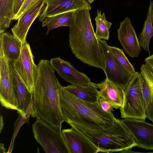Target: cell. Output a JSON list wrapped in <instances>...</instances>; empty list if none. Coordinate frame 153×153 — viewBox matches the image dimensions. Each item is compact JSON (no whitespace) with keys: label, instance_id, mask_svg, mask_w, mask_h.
I'll return each instance as SVG.
<instances>
[{"label":"cell","instance_id":"484cf974","mask_svg":"<svg viewBox=\"0 0 153 153\" xmlns=\"http://www.w3.org/2000/svg\"><path fill=\"white\" fill-rule=\"evenodd\" d=\"M38 0H25L20 9L13 20H17L27 9Z\"/></svg>","mask_w":153,"mask_h":153},{"label":"cell","instance_id":"6da1fadb","mask_svg":"<svg viewBox=\"0 0 153 153\" xmlns=\"http://www.w3.org/2000/svg\"><path fill=\"white\" fill-rule=\"evenodd\" d=\"M30 114L42 119L54 128L61 129L65 122L61 107L60 93L62 86L56 77L50 61L42 59L37 65Z\"/></svg>","mask_w":153,"mask_h":153},{"label":"cell","instance_id":"e0dca14e","mask_svg":"<svg viewBox=\"0 0 153 153\" xmlns=\"http://www.w3.org/2000/svg\"><path fill=\"white\" fill-rule=\"evenodd\" d=\"M9 66L14 93L17 101L18 113L23 115L31 104L33 94L29 92L16 70L12 62Z\"/></svg>","mask_w":153,"mask_h":153},{"label":"cell","instance_id":"f1b7e54d","mask_svg":"<svg viewBox=\"0 0 153 153\" xmlns=\"http://www.w3.org/2000/svg\"><path fill=\"white\" fill-rule=\"evenodd\" d=\"M145 61L147 66L153 72V54L146 58Z\"/></svg>","mask_w":153,"mask_h":153},{"label":"cell","instance_id":"9c48e42d","mask_svg":"<svg viewBox=\"0 0 153 153\" xmlns=\"http://www.w3.org/2000/svg\"><path fill=\"white\" fill-rule=\"evenodd\" d=\"M0 101L1 105L5 108L18 110L9 62L1 50H0Z\"/></svg>","mask_w":153,"mask_h":153},{"label":"cell","instance_id":"277c9868","mask_svg":"<svg viewBox=\"0 0 153 153\" xmlns=\"http://www.w3.org/2000/svg\"><path fill=\"white\" fill-rule=\"evenodd\" d=\"M69 124L86 137L97 148L98 152H120L137 146L133 136L119 119H116L111 126L105 129H93Z\"/></svg>","mask_w":153,"mask_h":153},{"label":"cell","instance_id":"8fae6325","mask_svg":"<svg viewBox=\"0 0 153 153\" xmlns=\"http://www.w3.org/2000/svg\"><path fill=\"white\" fill-rule=\"evenodd\" d=\"M91 7L87 0H45V6L39 18L42 22L45 18L66 12Z\"/></svg>","mask_w":153,"mask_h":153},{"label":"cell","instance_id":"ac0fdd59","mask_svg":"<svg viewBox=\"0 0 153 153\" xmlns=\"http://www.w3.org/2000/svg\"><path fill=\"white\" fill-rule=\"evenodd\" d=\"M99 88V97L110 103L114 108H120L123 105L124 91L106 78L100 83H95Z\"/></svg>","mask_w":153,"mask_h":153},{"label":"cell","instance_id":"d4e9b609","mask_svg":"<svg viewBox=\"0 0 153 153\" xmlns=\"http://www.w3.org/2000/svg\"><path fill=\"white\" fill-rule=\"evenodd\" d=\"M112 53L120 63L130 74L134 75L136 72L132 65L125 55L123 50L115 46H109Z\"/></svg>","mask_w":153,"mask_h":153},{"label":"cell","instance_id":"9a60e30c","mask_svg":"<svg viewBox=\"0 0 153 153\" xmlns=\"http://www.w3.org/2000/svg\"><path fill=\"white\" fill-rule=\"evenodd\" d=\"M70 153H97V148L85 136L74 128L62 130Z\"/></svg>","mask_w":153,"mask_h":153},{"label":"cell","instance_id":"52a82bcc","mask_svg":"<svg viewBox=\"0 0 153 153\" xmlns=\"http://www.w3.org/2000/svg\"><path fill=\"white\" fill-rule=\"evenodd\" d=\"M102 49L106 78L124 91L134 75L129 73L111 53L105 40L98 39Z\"/></svg>","mask_w":153,"mask_h":153},{"label":"cell","instance_id":"2e32d148","mask_svg":"<svg viewBox=\"0 0 153 153\" xmlns=\"http://www.w3.org/2000/svg\"><path fill=\"white\" fill-rule=\"evenodd\" d=\"M140 77L146 117L153 123V72L146 64L140 68Z\"/></svg>","mask_w":153,"mask_h":153},{"label":"cell","instance_id":"44dd1931","mask_svg":"<svg viewBox=\"0 0 153 153\" xmlns=\"http://www.w3.org/2000/svg\"><path fill=\"white\" fill-rule=\"evenodd\" d=\"M153 3L150 1L146 19L145 21L142 31L139 36L138 39L141 48L148 52L150 55L149 44L151 38L153 36L152 13Z\"/></svg>","mask_w":153,"mask_h":153},{"label":"cell","instance_id":"7402d4cb","mask_svg":"<svg viewBox=\"0 0 153 153\" xmlns=\"http://www.w3.org/2000/svg\"><path fill=\"white\" fill-rule=\"evenodd\" d=\"M74 11L66 12L45 18L42 22V27H47L46 35H48L50 30L59 27H70L72 22Z\"/></svg>","mask_w":153,"mask_h":153},{"label":"cell","instance_id":"4fadbf2b","mask_svg":"<svg viewBox=\"0 0 153 153\" xmlns=\"http://www.w3.org/2000/svg\"><path fill=\"white\" fill-rule=\"evenodd\" d=\"M117 32L118 39L126 53L132 58L137 57L141 49L129 18L127 17L120 22Z\"/></svg>","mask_w":153,"mask_h":153},{"label":"cell","instance_id":"d6986e66","mask_svg":"<svg viewBox=\"0 0 153 153\" xmlns=\"http://www.w3.org/2000/svg\"><path fill=\"white\" fill-rule=\"evenodd\" d=\"M22 42L13 34L9 32L0 33V49L9 62L16 60L20 54Z\"/></svg>","mask_w":153,"mask_h":153},{"label":"cell","instance_id":"f546056e","mask_svg":"<svg viewBox=\"0 0 153 153\" xmlns=\"http://www.w3.org/2000/svg\"><path fill=\"white\" fill-rule=\"evenodd\" d=\"M0 153H6V149L4 146V144L0 143Z\"/></svg>","mask_w":153,"mask_h":153},{"label":"cell","instance_id":"d6a6232c","mask_svg":"<svg viewBox=\"0 0 153 153\" xmlns=\"http://www.w3.org/2000/svg\"><path fill=\"white\" fill-rule=\"evenodd\" d=\"M152 21H153V12L152 13Z\"/></svg>","mask_w":153,"mask_h":153},{"label":"cell","instance_id":"603a6c76","mask_svg":"<svg viewBox=\"0 0 153 153\" xmlns=\"http://www.w3.org/2000/svg\"><path fill=\"white\" fill-rule=\"evenodd\" d=\"M15 0H0V33L4 32L13 20Z\"/></svg>","mask_w":153,"mask_h":153},{"label":"cell","instance_id":"5bb4252c","mask_svg":"<svg viewBox=\"0 0 153 153\" xmlns=\"http://www.w3.org/2000/svg\"><path fill=\"white\" fill-rule=\"evenodd\" d=\"M50 61L59 76L72 85L81 86L91 82L90 79L85 74L78 71L70 63L59 57L51 58Z\"/></svg>","mask_w":153,"mask_h":153},{"label":"cell","instance_id":"1f68e13d","mask_svg":"<svg viewBox=\"0 0 153 153\" xmlns=\"http://www.w3.org/2000/svg\"><path fill=\"white\" fill-rule=\"evenodd\" d=\"M89 3L90 4L92 3L94 0H87Z\"/></svg>","mask_w":153,"mask_h":153},{"label":"cell","instance_id":"cb8c5ba5","mask_svg":"<svg viewBox=\"0 0 153 153\" xmlns=\"http://www.w3.org/2000/svg\"><path fill=\"white\" fill-rule=\"evenodd\" d=\"M96 28L95 34L98 39L108 40L109 37V29L112 23L107 21L105 13H101L100 10H97V15L94 19Z\"/></svg>","mask_w":153,"mask_h":153},{"label":"cell","instance_id":"3957f363","mask_svg":"<svg viewBox=\"0 0 153 153\" xmlns=\"http://www.w3.org/2000/svg\"><path fill=\"white\" fill-rule=\"evenodd\" d=\"M60 98L65 122L93 129L111 126L116 119L113 113L104 111L98 101L91 102L81 100L62 86Z\"/></svg>","mask_w":153,"mask_h":153},{"label":"cell","instance_id":"8992f818","mask_svg":"<svg viewBox=\"0 0 153 153\" xmlns=\"http://www.w3.org/2000/svg\"><path fill=\"white\" fill-rule=\"evenodd\" d=\"M140 74L136 72L124 91L123 104L120 108L122 118L144 120L146 118Z\"/></svg>","mask_w":153,"mask_h":153},{"label":"cell","instance_id":"5b68a950","mask_svg":"<svg viewBox=\"0 0 153 153\" xmlns=\"http://www.w3.org/2000/svg\"><path fill=\"white\" fill-rule=\"evenodd\" d=\"M36 140L46 153H70L61 129L42 119L36 118L32 125Z\"/></svg>","mask_w":153,"mask_h":153},{"label":"cell","instance_id":"30bf717a","mask_svg":"<svg viewBox=\"0 0 153 153\" xmlns=\"http://www.w3.org/2000/svg\"><path fill=\"white\" fill-rule=\"evenodd\" d=\"M120 120L133 136L137 147L153 150V124L144 120L124 118Z\"/></svg>","mask_w":153,"mask_h":153},{"label":"cell","instance_id":"7a4b0ae2","mask_svg":"<svg viewBox=\"0 0 153 153\" xmlns=\"http://www.w3.org/2000/svg\"><path fill=\"white\" fill-rule=\"evenodd\" d=\"M89 11L84 9L74 11L69 27V46L73 54L82 62L104 71L102 49L94 32Z\"/></svg>","mask_w":153,"mask_h":153},{"label":"cell","instance_id":"ba28073f","mask_svg":"<svg viewBox=\"0 0 153 153\" xmlns=\"http://www.w3.org/2000/svg\"><path fill=\"white\" fill-rule=\"evenodd\" d=\"M34 56L29 44L26 41L22 44L18 59L12 62L18 74L30 92L33 94L38 69L34 61Z\"/></svg>","mask_w":153,"mask_h":153},{"label":"cell","instance_id":"83f0119b","mask_svg":"<svg viewBox=\"0 0 153 153\" xmlns=\"http://www.w3.org/2000/svg\"><path fill=\"white\" fill-rule=\"evenodd\" d=\"M25 0H16L13 10V19L16 17L17 14L20 9Z\"/></svg>","mask_w":153,"mask_h":153},{"label":"cell","instance_id":"4316f807","mask_svg":"<svg viewBox=\"0 0 153 153\" xmlns=\"http://www.w3.org/2000/svg\"><path fill=\"white\" fill-rule=\"evenodd\" d=\"M98 102L104 111L109 113H112V112L114 111V108L110 103L103 100L99 96Z\"/></svg>","mask_w":153,"mask_h":153},{"label":"cell","instance_id":"7c38bea8","mask_svg":"<svg viewBox=\"0 0 153 153\" xmlns=\"http://www.w3.org/2000/svg\"><path fill=\"white\" fill-rule=\"evenodd\" d=\"M45 0H38L31 6L18 19L11 28L13 34L22 43L26 41L28 32L35 19L42 13L45 5Z\"/></svg>","mask_w":153,"mask_h":153},{"label":"cell","instance_id":"ffe728a7","mask_svg":"<svg viewBox=\"0 0 153 153\" xmlns=\"http://www.w3.org/2000/svg\"><path fill=\"white\" fill-rule=\"evenodd\" d=\"M64 88L78 98L87 102H94L98 101L99 91L95 83L91 82L85 85H69Z\"/></svg>","mask_w":153,"mask_h":153},{"label":"cell","instance_id":"4dcf8cb0","mask_svg":"<svg viewBox=\"0 0 153 153\" xmlns=\"http://www.w3.org/2000/svg\"><path fill=\"white\" fill-rule=\"evenodd\" d=\"M4 125V123L3 122V118L1 115L0 116V133L1 131V130L3 128Z\"/></svg>","mask_w":153,"mask_h":153}]
</instances>
